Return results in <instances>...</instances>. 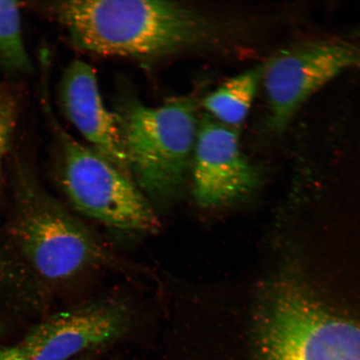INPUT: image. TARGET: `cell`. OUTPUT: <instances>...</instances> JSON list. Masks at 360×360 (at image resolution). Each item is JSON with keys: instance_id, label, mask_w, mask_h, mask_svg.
<instances>
[{"instance_id": "6da1fadb", "label": "cell", "mask_w": 360, "mask_h": 360, "mask_svg": "<svg viewBox=\"0 0 360 360\" xmlns=\"http://www.w3.org/2000/svg\"><path fill=\"white\" fill-rule=\"evenodd\" d=\"M75 47L100 56L157 60L219 47L226 26L193 4L65 0L49 6Z\"/></svg>"}, {"instance_id": "7a4b0ae2", "label": "cell", "mask_w": 360, "mask_h": 360, "mask_svg": "<svg viewBox=\"0 0 360 360\" xmlns=\"http://www.w3.org/2000/svg\"><path fill=\"white\" fill-rule=\"evenodd\" d=\"M118 117L130 176L152 205L170 204L191 179L200 120L195 98L157 107L129 101Z\"/></svg>"}, {"instance_id": "3957f363", "label": "cell", "mask_w": 360, "mask_h": 360, "mask_svg": "<svg viewBox=\"0 0 360 360\" xmlns=\"http://www.w3.org/2000/svg\"><path fill=\"white\" fill-rule=\"evenodd\" d=\"M15 180L13 233L40 277L66 283L115 266L118 261L91 229L40 188L20 164Z\"/></svg>"}, {"instance_id": "277c9868", "label": "cell", "mask_w": 360, "mask_h": 360, "mask_svg": "<svg viewBox=\"0 0 360 360\" xmlns=\"http://www.w3.org/2000/svg\"><path fill=\"white\" fill-rule=\"evenodd\" d=\"M55 136L62 190L79 213L116 231L155 233L160 227L154 207L131 178L66 132L44 98Z\"/></svg>"}, {"instance_id": "5b68a950", "label": "cell", "mask_w": 360, "mask_h": 360, "mask_svg": "<svg viewBox=\"0 0 360 360\" xmlns=\"http://www.w3.org/2000/svg\"><path fill=\"white\" fill-rule=\"evenodd\" d=\"M259 347L261 360H360V326L285 287L269 304Z\"/></svg>"}, {"instance_id": "8992f818", "label": "cell", "mask_w": 360, "mask_h": 360, "mask_svg": "<svg viewBox=\"0 0 360 360\" xmlns=\"http://www.w3.org/2000/svg\"><path fill=\"white\" fill-rule=\"evenodd\" d=\"M359 68L360 45L348 40H312L276 53L262 66L270 127L283 131L315 92L345 71Z\"/></svg>"}, {"instance_id": "52a82bcc", "label": "cell", "mask_w": 360, "mask_h": 360, "mask_svg": "<svg viewBox=\"0 0 360 360\" xmlns=\"http://www.w3.org/2000/svg\"><path fill=\"white\" fill-rule=\"evenodd\" d=\"M133 314L125 300L90 301L39 323L19 345L25 360H70L106 347L127 334Z\"/></svg>"}, {"instance_id": "ba28073f", "label": "cell", "mask_w": 360, "mask_h": 360, "mask_svg": "<svg viewBox=\"0 0 360 360\" xmlns=\"http://www.w3.org/2000/svg\"><path fill=\"white\" fill-rule=\"evenodd\" d=\"M258 174L241 151L236 129L205 112L198 129L191 179L202 208L213 209L242 199L257 186Z\"/></svg>"}, {"instance_id": "9c48e42d", "label": "cell", "mask_w": 360, "mask_h": 360, "mask_svg": "<svg viewBox=\"0 0 360 360\" xmlns=\"http://www.w3.org/2000/svg\"><path fill=\"white\" fill-rule=\"evenodd\" d=\"M58 94L66 118L92 150L131 178L119 117L105 106L94 68L82 60L70 63L63 73Z\"/></svg>"}, {"instance_id": "30bf717a", "label": "cell", "mask_w": 360, "mask_h": 360, "mask_svg": "<svg viewBox=\"0 0 360 360\" xmlns=\"http://www.w3.org/2000/svg\"><path fill=\"white\" fill-rule=\"evenodd\" d=\"M262 81V66L229 79L202 101V106L214 120L233 129L240 127L249 115Z\"/></svg>"}, {"instance_id": "8fae6325", "label": "cell", "mask_w": 360, "mask_h": 360, "mask_svg": "<svg viewBox=\"0 0 360 360\" xmlns=\"http://www.w3.org/2000/svg\"><path fill=\"white\" fill-rule=\"evenodd\" d=\"M0 70L12 75L33 73V63L22 33L19 2L0 0Z\"/></svg>"}, {"instance_id": "7c38bea8", "label": "cell", "mask_w": 360, "mask_h": 360, "mask_svg": "<svg viewBox=\"0 0 360 360\" xmlns=\"http://www.w3.org/2000/svg\"><path fill=\"white\" fill-rule=\"evenodd\" d=\"M15 127V112L11 103L0 101V182L4 164L10 150L13 129Z\"/></svg>"}, {"instance_id": "4fadbf2b", "label": "cell", "mask_w": 360, "mask_h": 360, "mask_svg": "<svg viewBox=\"0 0 360 360\" xmlns=\"http://www.w3.org/2000/svg\"><path fill=\"white\" fill-rule=\"evenodd\" d=\"M0 360H25L19 345L0 346Z\"/></svg>"}, {"instance_id": "5bb4252c", "label": "cell", "mask_w": 360, "mask_h": 360, "mask_svg": "<svg viewBox=\"0 0 360 360\" xmlns=\"http://www.w3.org/2000/svg\"><path fill=\"white\" fill-rule=\"evenodd\" d=\"M78 360H91V358H90L89 354H85L83 357H81Z\"/></svg>"}]
</instances>
